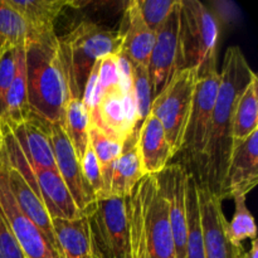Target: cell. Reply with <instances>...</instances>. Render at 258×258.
Segmentation results:
<instances>
[{"label": "cell", "mask_w": 258, "mask_h": 258, "mask_svg": "<svg viewBox=\"0 0 258 258\" xmlns=\"http://www.w3.org/2000/svg\"><path fill=\"white\" fill-rule=\"evenodd\" d=\"M256 77L241 48L237 45L229 47L219 73V88L212 113L208 140L199 165L201 184L217 197L233 149L232 120L234 108L239 96Z\"/></svg>", "instance_id": "cell-1"}, {"label": "cell", "mask_w": 258, "mask_h": 258, "mask_svg": "<svg viewBox=\"0 0 258 258\" xmlns=\"http://www.w3.org/2000/svg\"><path fill=\"white\" fill-rule=\"evenodd\" d=\"M24 48L30 111L50 125H63L68 85L57 34L32 35Z\"/></svg>", "instance_id": "cell-2"}, {"label": "cell", "mask_w": 258, "mask_h": 258, "mask_svg": "<svg viewBox=\"0 0 258 258\" xmlns=\"http://www.w3.org/2000/svg\"><path fill=\"white\" fill-rule=\"evenodd\" d=\"M58 42L67 75L68 92L82 98L86 81L95 63L106 55L121 52L122 34L85 20L68 34L58 38Z\"/></svg>", "instance_id": "cell-3"}, {"label": "cell", "mask_w": 258, "mask_h": 258, "mask_svg": "<svg viewBox=\"0 0 258 258\" xmlns=\"http://www.w3.org/2000/svg\"><path fill=\"white\" fill-rule=\"evenodd\" d=\"M219 24L213 13L198 0H180L178 70H194L198 77L217 71Z\"/></svg>", "instance_id": "cell-4"}, {"label": "cell", "mask_w": 258, "mask_h": 258, "mask_svg": "<svg viewBox=\"0 0 258 258\" xmlns=\"http://www.w3.org/2000/svg\"><path fill=\"white\" fill-rule=\"evenodd\" d=\"M86 216L92 258H133L127 198L97 199Z\"/></svg>", "instance_id": "cell-5"}, {"label": "cell", "mask_w": 258, "mask_h": 258, "mask_svg": "<svg viewBox=\"0 0 258 258\" xmlns=\"http://www.w3.org/2000/svg\"><path fill=\"white\" fill-rule=\"evenodd\" d=\"M198 78L194 70L175 71L169 82L151 101L150 113L163 125L173 156L180 153L183 148Z\"/></svg>", "instance_id": "cell-6"}, {"label": "cell", "mask_w": 258, "mask_h": 258, "mask_svg": "<svg viewBox=\"0 0 258 258\" xmlns=\"http://www.w3.org/2000/svg\"><path fill=\"white\" fill-rule=\"evenodd\" d=\"M133 191L140 207L149 258H176L168 204L156 176H144Z\"/></svg>", "instance_id": "cell-7"}, {"label": "cell", "mask_w": 258, "mask_h": 258, "mask_svg": "<svg viewBox=\"0 0 258 258\" xmlns=\"http://www.w3.org/2000/svg\"><path fill=\"white\" fill-rule=\"evenodd\" d=\"M0 209L27 258H59L42 231L20 211L8 180V156L0 150Z\"/></svg>", "instance_id": "cell-8"}, {"label": "cell", "mask_w": 258, "mask_h": 258, "mask_svg": "<svg viewBox=\"0 0 258 258\" xmlns=\"http://www.w3.org/2000/svg\"><path fill=\"white\" fill-rule=\"evenodd\" d=\"M218 88V71L208 73L197 81L193 105H191L180 153H183L189 161L198 164V168L201 165L202 156L208 140L209 126H211L212 113H213Z\"/></svg>", "instance_id": "cell-9"}, {"label": "cell", "mask_w": 258, "mask_h": 258, "mask_svg": "<svg viewBox=\"0 0 258 258\" xmlns=\"http://www.w3.org/2000/svg\"><path fill=\"white\" fill-rule=\"evenodd\" d=\"M50 140L58 173L67 185L78 211L86 213L97 199L83 176L80 159L60 123L50 125Z\"/></svg>", "instance_id": "cell-10"}, {"label": "cell", "mask_w": 258, "mask_h": 258, "mask_svg": "<svg viewBox=\"0 0 258 258\" xmlns=\"http://www.w3.org/2000/svg\"><path fill=\"white\" fill-rule=\"evenodd\" d=\"M179 18L180 0L169 14L160 29L155 33V42L148 63L153 98L160 92L176 71L179 45Z\"/></svg>", "instance_id": "cell-11"}, {"label": "cell", "mask_w": 258, "mask_h": 258, "mask_svg": "<svg viewBox=\"0 0 258 258\" xmlns=\"http://www.w3.org/2000/svg\"><path fill=\"white\" fill-rule=\"evenodd\" d=\"M188 173L189 171L181 164H169L163 171L155 175L168 204L169 222L176 258H185L188 234L185 189Z\"/></svg>", "instance_id": "cell-12"}, {"label": "cell", "mask_w": 258, "mask_h": 258, "mask_svg": "<svg viewBox=\"0 0 258 258\" xmlns=\"http://www.w3.org/2000/svg\"><path fill=\"white\" fill-rule=\"evenodd\" d=\"M258 183V130L236 145L229 156L219 201L247 196Z\"/></svg>", "instance_id": "cell-13"}, {"label": "cell", "mask_w": 258, "mask_h": 258, "mask_svg": "<svg viewBox=\"0 0 258 258\" xmlns=\"http://www.w3.org/2000/svg\"><path fill=\"white\" fill-rule=\"evenodd\" d=\"M32 168L57 170L50 140V123L30 112L23 123L10 127Z\"/></svg>", "instance_id": "cell-14"}, {"label": "cell", "mask_w": 258, "mask_h": 258, "mask_svg": "<svg viewBox=\"0 0 258 258\" xmlns=\"http://www.w3.org/2000/svg\"><path fill=\"white\" fill-rule=\"evenodd\" d=\"M118 32L122 34L121 52L134 66L148 68L149 58L155 42V33L144 22L136 0H131L126 5L122 25Z\"/></svg>", "instance_id": "cell-15"}, {"label": "cell", "mask_w": 258, "mask_h": 258, "mask_svg": "<svg viewBox=\"0 0 258 258\" xmlns=\"http://www.w3.org/2000/svg\"><path fill=\"white\" fill-rule=\"evenodd\" d=\"M144 176L146 175L139 150V130H135L123 141L120 156L112 166L108 198H127Z\"/></svg>", "instance_id": "cell-16"}, {"label": "cell", "mask_w": 258, "mask_h": 258, "mask_svg": "<svg viewBox=\"0 0 258 258\" xmlns=\"http://www.w3.org/2000/svg\"><path fill=\"white\" fill-rule=\"evenodd\" d=\"M139 150L145 175H158L174 158L163 125L151 113L139 130Z\"/></svg>", "instance_id": "cell-17"}, {"label": "cell", "mask_w": 258, "mask_h": 258, "mask_svg": "<svg viewBox=\"0 0 258 258\" xmlns=\"http://www.w3.org/2000/svg\"><path fill=\"white\" fill-rule=\"evenodd\" d=\"M32 170L40 198L47 208L50 219H73L83 214L78 211L58 170L40 168H32Z\"/></svg>", "instance_id": "cell-18"}, {"label": "cell", "mask_w": 258, "mask_h": 258, "mask_svg": "<svg viewBox=\"0 0 258 258\" xmlns=\"http://www.w3.org/2000/svg\"><path fill=\"white\" fill-rule=\"evenodd\" d=\"M52 228L59 258H92L90 224L86 213L73 219L53 218Z\"/></svg>", "instance_id": "cell-19"}, {"label": "cell", "mask_w": 258, "mask_h": 258, "mask_svg": "<svg viewBox=\"0 0 258 258\" xmlns=\"http://www.w3.org/2000/svg\"><path fill=\"white\" fill-rule=\"evenodd\" d=\"M8 180H9L10 190H12L20 211L44 233L50 244L55 248L52 219L48 214L42 198L30 188L25 179L9 165V161H8ZM55 251H57V248H55Z\"/></svg>", "instance_id": "cell-20"}, {"label": "cell", "mask_w": 258, "mask_h": 258, "mask_svg": "<svg viewBox=\"0 0 258 258\" xmlns=\"http://www.w3.org/2000/svg\"><path fill=\"white\" fill-rule=\"evenodd\" d=\"M22 15L30 29V35L54 32V22L62 9L73 3L66 0H8Z\"/></svg>", "instance_id": "cell-21"}, {"label": "cell", "mask_w": 258, "mask_h": 258, "mask_svg": "<svg viewBox=\"0 0 258 258\" xmlns=\"http://www.w3.org/2000/svg\"><path fill=\"white\" fill-rule=\"evenodd\" d=\"M91 123L98 126L101 130L121 143L127 139L131 131L128 130L126 122L122 90L102 95L95 115L91 117Z\"/></svg>", "instance_id": "cell-22"}, {"label": "cell", "mask_w": 258, "mask_h": 258, "mask_svg": "<svg viewBox=\"0 0 258 258\" xmlns=\"http://www.w3.org/2000/svg\"><path fill=\"white\" fill-rule=\"evenodd\" d=\"M25 44L19 47L18 63L14 78L7 93V113L2 123L9 127L20 125L30 115L29 102H28L27 70H25Z\"/></svg>", "instance_id": "cell-23"}, {"label": "cell", "mask_w": 258, "mask_h": 258, "mask_svg": "<svg viewBox=\"0 0 258 258\" xmlns=\"http://www.w3.org/2000/svg\"><path fill=\"white\" fill-rule=\"evenodd\" d=\"M258 130V77L254 78L237 101L232 120L233 148ZM233 150V149H232Z\"/></svg>", "instance_id": "cell-24"}, {"label": "cell", "mask_w": 258, "mask_h": 258, "mask_svg": "<svg viewBox=\"0 0 258 258\" xmlns=\"http://www.w3.org/2000/svg\"><path fill=\"white\" fill-rule=\"evenodd\" d=\"M198 186L199 181L197 179L196 174L189 171L188 176H186L185 189L186 222H188L185 258H206L203 232H202L201 223V212H199Z\"/></svg>", "instance_id": "cell-25"}, {"label": "cell", "mask_w": 258, "mask_h": 258, "mask_svg": "<svg viewBox=\"0 0 258 258\" xmlns=\"http://www.w3.org/2000/svg\"><path fill=\"white\" fill-rule=\"evenodd\" d=\"M90 125V115H88L82 100L68 92L62 126L64 128L66 135L68 136L73 149H75L76 155L80 160L82 159L86 148L88 145Z\"/></svg>", "instance_id": "cell-26"}, {"label": "cell", "mask_w": 258, "mask_h": 258, "mask_svg": "<svg viewBox=\"0 0 258 258\" xmlns=\"http://www.w3.org/2000/svg\"><path fill=\"white\" fill-rule=\"evenodd\" d=\"M88 143L100 164L101 174H102L103 184H105V198H108L112 166L116 159L120 156L123 143L110 136L105 131L101 130L98 126L92 125V123L88 128Z\"/></svg>", "instance_id": "cell-27"}, {"label": "cell", "mask_w": 258, "mask_h": 258, "mask_svg": "<svg viewBox=\"0 0 258 258\" xmlns=\"http://www.w3.org/2000/svg\"><path fill=\"white\" fill-rule=\"evenodd\" d=\"M30 29L22 15L8 3L0 0V55L8 49L24 45Z\"/></svg>", "instance_id": "cell-28"}, {"label": "cell", "mask_w": 258, "mask_h": 258, "mask_svg": "<svg viewBox=\"0 0 258 258\" xmlns=\"http://www.w3.org/2000/svg\"><path fill=\"white\" fill-rule=\"evenodd\" d=\"M247 196H236L234 213L231 222L226 224V237L232 246L242 247L244 239H254L257 236L256 223L246 204Z\"/></svg>", "instance_id": "cell-29"}, {"label": "cell", "mask_w": 258, "mask_h": 258, "mask_svg": "<svg viewBox=\"0 0 258 258\" xmlns=\"http://www.w3.org/2000/svg\"><path fill=\"white\" fill-rule=\"evenodd\" d=\"M133 88L136 108H138L139 127H141L145 118L150 113V106L153 101L148 68L143 66H133Z\"/></svg>", "instance_id": "cell-30"}, {"label": "cell", "mask_w": 258, "mask_h": 258, "mask_svg": "<svg viewBox=\"0 0 258 258\" xmlns=\"http://www.w3.org/2000/svg\"><path fill=\"white\" fill-rule=\"evenodd\" d=\"M179 0H136L141 17L154 33L160 29Z\"/></svg>", "instance_id": "cell-31"}, {"label": "cell", "mask_w": 258, "mask_h": 258, "mask_svg": "<svg viewBox=\"0 0 258 258\" xmlns=\"http://www.w3.org/2000/svg\"><path fill=\"white\" fill-rule=\"evenodd\" d=\"M19 47L8 49L0 55V123L4 121L7 113V93L17 70Z\"/></svg>", "instance_id": "cell-32"}, {"label": "cell", "mask_w": 258, "mask_h": 258, "mask_svg": "<svg viewBox=\"0 0 258 258\" xmlns=\"http://www.w3.org/2000/svg\"><path fill=\"white\" fill-rule=\"evenodd\" d=\"M80 161L83 176H85L90 188L92 189L96 199H103L105 198V184H103L100 164H98L97 158H96L90 143H88L85 154Z\"/></svg>", "instance_id": "cell-33"}, {"label": "cell", "mask_w": 258, "mask_h": 258, "mask_svg": "<svg viewBox=\"0 0 258 258\" xmlns=\"http://www.w3.org/2000/svg\"><path fill=\"white\" fill-rule=\"evenodd\" d=\"M98 83L102 95L121 91L118 54L106 55L101 59L98 68Z\"/></svg>", "instance_id": "cell-34"}, {"label": "cell", "mask_w": 258, "mask_h": 258, "mask_svg": "<svg viewBox=\"0 0 258 258\" xmlns=\"http://www.w3.org/2000/svg\"><path fill=\"white\" fill-rule=\"evenodd\" d=\"M0 258H27L0 209Z\"/></svg>", "instance_id": "cell-35"}, {"label": "cell", "mask_w": 258, "mask_h": 258, "mask_svg": "<svg viewBox=\"0 0 258 258\" xmlns=\"http://www.w3.org/2000/svg\"><path fill=\"white\" fill-rule=\"evenodd\" d=\"M251 247L247 252H244L242 258H258V241L257 238L251 239Z\"/></svg>", "instance_id": "cell-36"}, {"label": "cell", "mask_w": 258, "mask_h": 258, "mask_svg": "<svg viewBox=\"0 0 258 258\" xmlns=\"http://www.w3.org/2000/svg\"><path fill=\"white\" fill-rule=\"evenodd\" d=\"M3 146V133H2V127H0V150H2Z\"/></svg>", "instance_id": "cell-37"}]
</instances>
